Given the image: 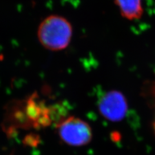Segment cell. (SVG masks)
Masks as SVG:
<instances>
[{"label": "cell", "mask_w": 155, "mask_h": 155, "mask_svg": "<svg viewBox=\"0 0 155 155\" xmlns=\"http://www.w3.org/2000/svg\"><path fill=\"white\" fill-rule=\"evenodd\" d=\"M153 127H154V132H155V120H154V122L153 124Z\"/></svg>", "instance_id": "obj_5"}, {"label": "cell", "mask_w": 155, "mask_h": 155, "mask_svg": "<svg viewBox=\"0 0 155 155\" xmlns=\"http://www.w3.org/2000/svg\"><path fill=\"white\" fill-rule=\"evenodd\" d=\"M98 110L105 119L111 122H120L127 114V101L121 92L116 90L109 91L100 98Z\"/></svg>", "instance_id": "obj_3"}, {"label": "cell", "mask_w": 155, "mask_h": 155, "mask_svg": "<svg viewBox=\"0 0 155 155\" xmlns=\"http://www.w3.org/2000/svg\"><path fill=\"white\" fill-rule=\"evenodd\" d=\"M58 133L62 141L71 146H83L90 143L93 138L89 124L74 116L62 120L57 125Z\"/></svg>", "instance_id": "obj_2"}, {"label": "cell", "mask_w": 155, "mask_h": 155, "mask_svg": "<svg viewBox=\"0 0 155 155\" xmlns=\"http://www.w3.org/2000/svg\"><path fill=\"white\" fill-rule=\"evenodd\" d=\"M72 36V28L65 18L51 15L43 20L38 30L41 44L53 51L65 49L69 45Z\"/></svg>", "instance_id": "obj_1"}, {"label": "cell", "mask_w": 155, "mask_h": 155, "mask_svg": "<svg viewBox=\"0 0 155 155\" xmlns=\"http://www.w3.org/2000/svg\"><path fill=\"white\" fill-rule=\"evenodd\" d=\"M122 16L129 20L138 19L143 15L142 0H114Z\"/></svg>", "instance_id": "obj_4"}]
</instances>
